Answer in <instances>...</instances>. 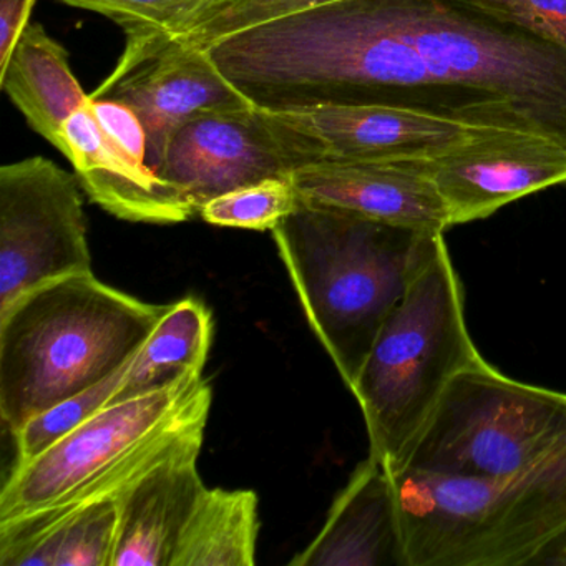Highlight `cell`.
Wrapping results in <instances>:
<instances>
[{
	"instance_id": "6da1fadb",
	"label": "cell",
	"mask_w": 566,
	"mask_h": 566,
	"mask_svg": "<svg viewBox=\"0 0 566 566\" xmlns=\"http://www.w3.org/2000/svg\"><path fill=\"white\" fill-rule=\"evenodd\" d=\"M207 51L264 111L390 105L566 148V51L467 0H337Z\"/></svg>"
},
{
	"instance_id": "7a4b0ae2",
	"label": "cell",
	"mask_w": 566,
	"mask_h": 566,
	"mask_svg": "<svg viewBox=\"0 0 566 566\" xmlns=\"http://www.w3.org/2000/svg\"><path fill=\"white\" fill-rule=\"evenodd\" d=\"M271 233L311 329L350 389L387 317L446 244L443 233L313 205Z\"/></svg>"
},
{
	"instance_id": "3957f363",
	"label": "cell",
	"mask_w": 566,
	"mask_h": 566,
	"mask_svg": "<svg viewBox=\"0 0 566 566\" xmlns=\"http://www.w3.org/2000/svg\"><path fill=\"white\" fill-rule=\"evenodd\" d=\"M168 307L92 271L41 284L0 311V416L9 432L122 369Z\"/></svg>"
},
{
	"instance_id": "277c9868",
	"label": "cell",
	"mask_w": 566,
	"mask_h": 566,
	"mask_svg": "<svg viewBox=\"0 0 566 566\" xmlns=\"http://www.w3.org/2000/svg\"><path fill=\"white\" fill-rule=\"evenodd\" d=\"M409 566H559L566 430L500 479L392 473Z\"/></svg>"
},
{
	"instance_id": "5b68a950",
	"label": "cell",
	"mask_w": 566,
	"mask_h": 566,
	"mask_svg": "<svg viewBox=\"0 0 566 566\" xmlns=\"http://www.w3.org/2000/svg\"><path fill=\"white\" fill-rule=\"evenodd\" d=\"M211 402L203 373H188L98 410L34 459L15 463L0 492V522L118 495L161 460L203 443Z\"/></svg>"
},
{
	"instance_id": "8992f818",
	"label": "cell",
	"mask_w": 566,
	"mask_h": 566,
	"mask_svg": "<svg viewBox=\"0 0 566 566\" xmlns=\"http://www.w3.org/2000/svg\"><path fill=\"white\" fill-rule=\"evenodd\" d=\"M463 316V290L447 244L410 284L374 340L350 392L369 436V455L390 473L462 370L482 363Z\"/></svg>"
},
{
	"instance_id": "52a82bcc",
	"label": "cell",
	"mask_w": 566,
	"mask_h": 566,
	"mask_svg": "<svg viewBox=\"0 0 566 566\" xmlns=\"http://www.w3.org/2000/svg\"><path fill=\"white\" fill-rule=\"evenodd\" d=\"M565 430L566 394L510 379L483 359L447 387L402 470L500 479Z\"/></svg>"
},
{
	"instance_id": "ba28073f",
	"label": "cell",
	"mask_w": 566,
	"mask_h": 566,
	"mask_svg": "<svg viewBox=\"0 0 566 566\" xmlns=\"http://www.w3.org/2000/svg\"><path fill=\"white\" fill-rule=\"evenodd\" d=\"M78 185L45 157L0 168V311L49 281L92 273Z\"/></svg>"
},
{
	"instance_id": "9c48e42d",
	"label": "cell",
	"mask_w": 566,
	"mask_h": 566,
	"mask_svg": "<svg viewBox=\"0 0 566 566\" xmlns=\"http://www.w3.org/2000/svg\"><path fill=\"white\" fill-rule=\"evenodd\" d=\"M303 165L266 112L247 105L188 118L168 140L157 175L198 214L220 195L266 178H290Z\"/></svg>"
},
{
	"instance_id": "30bf717a",
	"label": "cell",
	"mask_w": 566,
	"mask_h": 566,
	"mask_svg": "<svg viewBox=\"0 0 566 566\" xmlns=\"http://www.w3.org/2000/svg\"><path fill=\"white\" fill-rule=\"evenodd\" d=\"M264 112L304 165L324 160H427L486 132L499 130L390 105L333 104Z\"/></svg>"
},
{
	"instance_id": "8fae6325",
	"label": "cell",
	"mask_w": 566,
	"mask_h": 566,
	"mask_svg": "<svg viewBox=\"0 0 566 566\" xmlns=\"http://www.w3.org/2000/svg\"><path fill=\"white\" fill-rule=\"evenodd\" d=\"M412 164L436 185L450 227L483 220L518 198L566 184V148L526 132L490 130Z\"/></svg>"
},
{
	"instance_id": "7c38bea8",
	"label": "cell",
	"mask_w": 566,
	"mask_h": 566,
	"mask_svg": "<svg viewBox=\"0 0 566 566\" xmlns=\"http://www.w3.org/2000/svg\"><path fill=\"white\" fill-rule=\"evenodd\" d=\"M301 205L446 233L449 213L433 181L412 161L324 160L291 175Z\"/></svg>"
},
{
	"instance_id": "4fadbf2b",
	"label": "cell",
	"mask_w": 566,
	"mask_h": 566,
	"mask_svg": "<svg viewBox=\"0 0 566 566\" xmlns=\"http://www.w3.org/2000/svg\"><path fill=\"white\" fill-rule=\"evenodd\" d=\"M124 102L140 117L148 138L147 165L157 174L168 140L181 124L205 111L247 107L207 49L171 45L125 75L104 95Z\"/></svg>"
},
{
	"instance_id": "5bb4252c",
	"label": "cell",
	"mask_w": 566,
	"mask_h": 566,
	"mask_svg": "<svg viewBox=\"0 0 566 566\" xmlns=\"http://www.w3.org/2000/svg\"><path fill=\"white\" fill-rule=\"evenodd\" d=\"M293 566H409L392 473L374 457L356 467Z\"/></svg>"
},
{
	"instance_id": "9a60e30c",
	"label": "cell",
	"mask_w": 566,
	"mask_h": 566,
	"mask_svg": "<svg viewBox=\"0 0 566 566\" xmlns=\"http://www.w3.org/2000/svg\"><path fill=\"white\" fill-rule=\"evenodd\" d=\"M201 447L161 460L118 493L112 566H171L181 533L207 490L198 472Z\"/></svg>"
},
{
	"instance_id": "2e32d148",
	"label": "cell",
	"mask_w": 566,
	"mask_h": 566,
	"mask_svg": "<svg viewBox=\"0 0 566 566\" xmlns=\"http://www.w3.org/2000/svg\"><path fill=\"white\" fill-rule=\"evenodd\" d=\"M88 104L69 117L62 132L64 157L88 198L102 210L134 223L175 224L193 218L170 184L108 140Z\"/></svg>"
},
{
	"instance_id": "e0dca14e",
	"label": "cell",
	"mask_w": 566,
	"mask_h": 566,
	"mask_svg": "<svg viewBox=\"0 0 566 566\" xmlns=\"http://www.w3.org/2000/svg\"><path fill=\"white\" fill-rule=\"evenodd\" d=\"M0 84L32 130L64 155L65 122L91 102L64 45L41 24H29L8 65L0 69Z\"/></svg>"
},
{
	"instance_id": "ac0fdd59",
	"label": "cell",
	"mask_w": 566,
	"mask_h": 566,
	"mask_svg": "<svg viewBox=\"0 0 566 566\" xmlns=\"http://www.w3.org/2000/svg\"><path fill=\"white\" fill-rule=\"evenodd\" d=\"M331 2L337 0H191L161 28L127 34L124 55L104 84H117L171 45L208 49L238 32Z\"/></svg>"
},
{
	"instance_id": "d6986e66",
	"label": "cell",
	"mask_w": 566,
	"mask_h": 566,
	"mask_svg": "<svg viewBox=\"0 0 566 566\" xmlns=\"http://www.w3.org/2000/svg\"><path fill=\"white\" fill-rule=\"evenodd\" d=\"M211 343L213 314L203 301L185 297L170 304L147 343L122 369L111 406L168 386L185 374L203 373Z\"/></svg>"
},
{
	"instance_id": "ffe728a7",
	"label": "cell",
	"mask_w": 566,
	"mask_h": 566,
	"mask_svg": "<svg viewBox=\"0 0 566 566\" xmlns=\"http://www.w3.org/2000/svg\"><path fill=\"white\" fill-rule=\"evenodd\" d=\"M253 490L208 489L198 500L171 566H253L260 535Z\"/></svg>"
},
{
	"instance_id": "44dd1931",
	"label": "cell",
	"mask_w": 566,
	"mask_h": 566,
	"mask_svg": "<svg viewBox=\"0 0 566 566\" xmlns=\"http://www.w3.org/2000/svg\"><path fill=\"white\" fill-rule=\"evenodd\" d=\"M300 207L291 177L266 178L213 198L198 214L214 227L273 231Z\"/></svg>"
},
{
	"instance_id": "7402d4cb",
	"label": "cell",
	"mask_w": 566,
	"mask_h": 566,
	"mask_svg": "<svg viewBox=\"0 0 566 566\" xmlns=\"http://www.w3.org/2000/svg\"><path fill=\"white\" fill-rule=\"evenodd\" d=\"M566 51V0H467Z\"/></svg>"
},
{
	"instance_id": "603a6c76",
	"label": "cell",
	"mask_w": 566,
	"mask_h": 566,
	"mask_svg": "<svg viewBox=\"0 0 566 566\" xmlns=\"http://www.w3.org/2000/svg\"><path fill=\"white\" fill-rule=\"evenodd\" d=\"M71 8L97 12L117 22L125 34L154 31L177 18L191 0H59Z\"/></svg>"
},
{
	"instance_id": "cb8c5ba5",
	"label": "cell",
	"mask_w": 566,
	"mask_h": 566,
	"mask_svg": "<svg viewBox=\"0 0 566 566\" xmlns=\"http://www.w3.org/2000/svg\"><path fill=\"white\" fill-rule=\"evenodd\" d=\"M91 111L108 140L137 164L147 165L148 138L140 117L124 102L92 98Z\"/></svg>"
},
{
	"instance_id": "d4e9b609",
	"label": "cell",
	"mask_w": 566,
	"mask_h": 566,
	"mask_svg": "<svg viewBox=\"0 0 566 566\" xmlns=\"http://www.w3.org/2000/svg\"><path fill=\"white\" fill-rule=\"evenodd\" d=\"M35 0H0V69L8 65L18 42L29 28Z\"/></svg>"
}]
</instances>
